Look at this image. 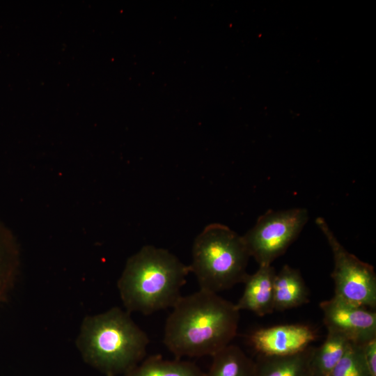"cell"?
Wrapping results in <instances>:
<instances>
[{
	"instance_id": "6da1fadb",
	"label": "cell",
	"mask_w": 376,
	"mask_h": 376,
	"mask_svg": "<svg viewBox=\"0 0 376 376\" xmlns=\"http://www.w3.org/2000/svg\"><path fill=\"white\" fill-rule=\"evenodd\" d=\"M172 308L163 341L177 359L212 357L237 334L240 311L217 293L199 289L181 296Z\"/></svg>"
},
{
	"instance_id": "7a4b0ae2",
	"label": "cell",
	"mask_w": 376,
	"mask_h": 376,
	"mask_svg": "<svg viewBox=\"0 0 376 376\" xmlns=\"http://www.w3.org/2000/svg\"><path fill=\"white\" fill-rule=\"evenodd\" d=\"M189 272V266L169 251L144 246L127 260L118 281L126 311L149 315L173 308Z\"/></svg>"
},
{
	"instance_id": "3957f363",
	"label": "cell",
	"mask_w": 376,
	"mask_h": 376,
	"mask_svg": "<svg viewBox=\"0 0 376 376\" xmlns=\"http://www.w3.org/2000/svg\"><path fill=\"white\" fill-rule=\"evenodd\" d=\"M149 338L118 307L82 321L76 344L84 361L106 376L124 375L146 354Z\"/></svg>"
},
{
	"instance_id": "277c9868",
	"label": "cell",
	"mask_w": 376,
	"mask_h": 376,
	"mask_svg": "<svg viewBox=\"0 0 376 376\" xmlns=\"http://www.w3.org/2000/svg\"><path fill=\"white\" fill-rule=\"evenodd\" d=\"M249 257L242 236L225 225L212 224L195 239L189 266L200 290L217 293L244 283Z\"/></svg>"
},
{
	"instance_id": "5b68a950",
	"label": "cell",
	"mask_w": 376,
	"mask_h": 376,
	"mask_svg": "<svg viewBox=\"0 0 376 376\" xmlns=\"http://www.w3.org/2000/svg\"><path fill=\"white\" fill-rule=\"evenodd\" d=\"M308 219L305 208L269 210L242 236L250 256L259 265L272 263L285 253Z\"/></svg>"
},
{
	"instance_id": "8992f818",
	"label": "cell",
	"mask_w": 376,
	"mask_h": 376,
	"mask_svg": "<svg viewBox=\"0 0 376 376\" xmlns=\"http://www.w3.org/2000/svg\"><path fill=\"white\" fill-rule=\"evenodd\" d=\"M315 223L324 235L333 253L334 267L331 277L334 283V296L360 306L375 308L376 274L373 267L348 252L324 219L318 217Z\"/></svg>"
},
{
	"instance_id": "52a82bcc",
	"label": "cell",
	"mask_w": 376,
	"mask_h": 376,
	"mask_svg": "<svg viewBox=\"0 0 376 376\" xmlns=\"http://www.w3.org/2000/svg\"><path fill=\"white\" fill-rule=\"evenodd\" d=\"M320 307L327 331L343 335L351 343L363 345L376 337V313L334 296Z\"/></svg>"
},
{
	"instance_id": "ba28073f",
	"label": "cell",
	"mask_w": 376,
	"mask_h": 376,
	"mask_svg": "<svg viewBox=\"0 0 376 376\" xmlns=\"http://www.w3.org/2000/svg\"><path fill=\"white\" fill-rule=\"evenodd\" d=\"M316 337L308 325L283 324L256 329L248 340L258 355L285 356L306 350Z\"/></svg>"
},
{
	"instance_id": "9c48e42d",
	"label": "cell",
	"mask_w": 376,
	"mask_h": 376,
	"mask_svg": "<svg viewBox=\"0 0 376 376\" xmlns=\"http://www.w3.org/2000/svg\"><path fill=\"white\" fill-rule=\"evenodd\" d=\"M275 269L272 265H259L258 269L253 274H248L244 283L243 294L236 308L247 310L259 316H264L274 312V279Z\"/></svg>"
},
{
	"instance_id": "30bf717a",
	"label": "cell",
	"mask_w": 376,
	"mask_h": 376,
	"mask_svg": "<svg viewBox=\"0 0 376 376\" xmlns=\"http://www.w3.org/2000/svg\"><path fill=\"white\" fill-rule=\"evenodd\" d=\"M273 292L274 311L293 308L309 301L308 290L299 271L288 265L276 273Z\"/></svg>"
},
{
	"instance_id": "8fae6325",
	"label": "cell",
	"mask_w": 376,
	"mask_h": 376,
	"mask_svg": "<svg viewBox=\"0 0 376 376\" xmlns=\"http://www.w3.org/2000/svg\"><path fill=\"white\" fill-rule=\"evenodd\" d=\"M315 347L290 355H258L255 376H313L311 359Z\"/></svg>"
},
{
	"instance_id": "7c38bea8",
	"label": "cell",
	"mask_w": 376,
	"mask_h": 376,
	"mask_svg": "<svg viewBox=\"0 0 376 376\" xmlns=\"http://www.w3.org/2000/svg\"><path fill=\"white\" fill-rule=\"evenodd\" d=\"M212 357L203 376H255V360L237 345L230 344Z\"/></svg>"
},
{
	"instance_id": "4fadbf2b",
	"label": "cell",
	"mask_w": 376,
	"mask_h": 376,
	"mask_svg": "<svg viewBox=\"0 0 376 376\" xmlns=\"http://www.w3.org/2000/svg\"><path fill=\"white\" fill-rule=\"evenodd\" d=\"M204 372L194 363L175 358L164 359L161 355H152L122 376H203Z\"/></svg>"
},
{
	"instance_id": "5bb4252c",
	"label": "cell",
	"mask_w": 376,
	"mask_h": 376,
	"mask_svg": "<svg viewBox=\"0 0 376 376\" xmlns=\"http://www.w3.org/2000/svg\"><path fill=\"white\" fill-rule=\"evenodd\" d=\"M350 341L343 335L327 331L326 339L315 347L311 359L313 376H330L345 354Z\"/></svg>"
},
{
	"instance_id": "9a60e30c",
	"label": "cell",
	"mask_w": 376,
	"mask_h": 376,
	"mask_svg": "<svg viewBox=\"0 0 376 376\" xmlns=\"http://www.w3.org/2000/svg\"><path fill=\"white\" fill-rule=\"evenodd\" d=\"M19 265V251L17 241L0 221V302L13 287Z\"/></svg>"
},
{
	"instance_id": "2e32d148",
	"label": "cell",
	"mask_w": 376,
	"mask_h": 376,
	"mask_svg": "<svg viewBox=\"0 0 376 376\" xmlns=\"http://www.w3.org/2000/svg\"><path fill=\"white\" fill-rule=\"evenodd\" d=\"M330 376H372L366 363L361 345L350 343Z\"/></svg>"
},
{
	"instance_id": "e0dca14e",
	"label": "cell",
	"mask_w": 376,
	"mask_h": 376,
	"mask_svg": "<svg viewBox=\"0 0 376 376\" xmlns=\"http://www.w3.org/2000/svg\"><path fill=\"white\" fill-rule=\"evenodd\" d=\"M363 357L372 376H376V337L361 345Z\"/></svg>"
},
{
	"instance_id": "ac0fdd59",
	"label": "cell",
	"mask_w": 376,
	"mask_h": 376,
	"mask_svg": "<svg viewBox=\"0 0 376 376\" xmlns=\"http://www.w3.org/2000/svg\"><path fill=\"white\" fill-rule=\"evenodd\" d=\"M109 376H111V375H109Z\"/></svg>"
}]
</instances>
